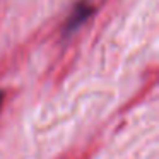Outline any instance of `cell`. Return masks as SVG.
Listing matches in <instances>:
<instances>
[{"label": "cell", "mask_w": 159, "mask_h": 159, "mask_svg": "<svg viewBox=\"0 0 159 159\" xmlns=\"http://www.w3.org/2000/svg\"><path fill=\"white\" fill-rule=\"evenodd\" d=\"M93 11H94L93 5H91L89 2H86V0L75 4L72 14L69 16V21H67V26H65V33H70V31H74L75 28H79V26L82 24L91 14H93Z\"/></svg>", "instance_id": "1"}, {"label": "cell", "mask_w": 159, "mask_h": 159, "mask_svg": "<svg viewBox=\"0 0 159 159\" xmlns=\"http://www.w3.org/2000/svg\"><path fill=\"white\" fill-rule=\"evenodd\" d=\"M4 98H5L4 91H0V110H2V104H4Z\"/></svg>", "instance_id": "2"}]
</instances>
